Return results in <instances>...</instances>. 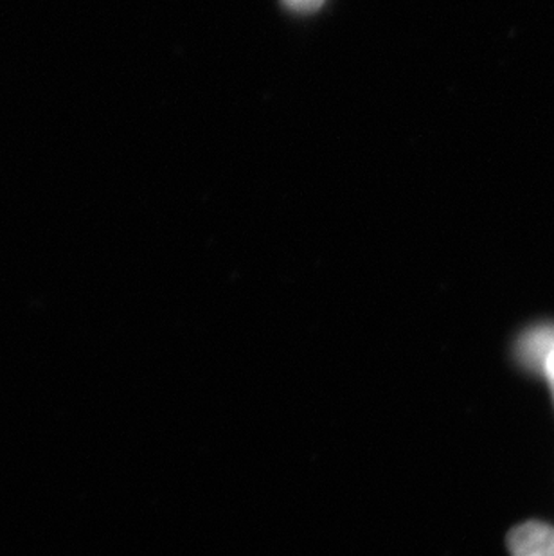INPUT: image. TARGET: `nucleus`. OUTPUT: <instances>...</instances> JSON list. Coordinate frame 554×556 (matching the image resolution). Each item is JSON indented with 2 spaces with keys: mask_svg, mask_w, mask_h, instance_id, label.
<instances>
[{
  "mask_svg": "<svg viewBox=\"0 0 554 556\" xmlns=\"http://www.w3.org/2000/svg\"><path fill=\"white\" fill-rule=\"evenodd\" d=\"M544 372L545 377L550 378L551 386H553V393H554V352L551 353L550 357H547V361H545L544 364Z\"/></svg>",
  "mask_w": 554,
  "mask_h": 556,
  "instance_id": "4",
  "label": "nucleus"
},
{
  "mask_svg": "<svg viewBox=\"0 0 554 556\" xmlns=\"http://www.w3.org/2000/svg\"><path fill=\"white\" fill-rule=\"evenodd\" d=\"M290 10L299 11V13H310V11L319 10L326 0H282Z\"/></svg>",
  "mask_w": 554,
  "mask_h": 556,
  "instance_id": "3",
  "label": "nucleus"
},
{
  "mask_svg": "<svg viewBox=\"0 0 554 556\" xmlns=\"http://www.w3.org/2000/svg\"><path fill=\"white\" fill-rule=\"evenodd\" d=\"M513 556H554V528L542 522H526L507 539Z\"/></svg>",
  "mask_w": 554,
  "mask_h": 556,
  "instance_id": "1",
  "label": "nucleus"
},
{
  "mask_svg": "<svg viewBox=\"0 0 554 556\" xmlns=\"http://www.w3.org/2000/svg\"><path fill=\"white\" fill-rule=\"evenodd\" d=\"M554 352V325L537 326L517 342V357L534 371H544V364Z\"/></svg>",
  "mask_w": 554,
  "mask_h": 556,
  "instance_id": "2",
  "label": "nucleus"
}]
</instances>
